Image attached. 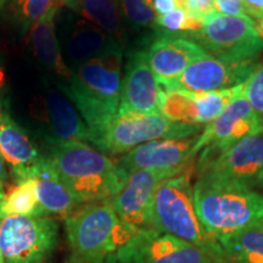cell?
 <instances>
[{"label": "cell", "instance_id": "6da1fadb", "mask_svg": "<svg viewBox=\"0 0 263 263\" xmlns=\"http://www.w3.org/2000/svg\"><path fill=\"white\" fill-rule=\"evenodd\" d=\"M64 219L74 263L118 261L121 252L146 232L121 221L110 201L85 203Z\"/></svg>", "mask_w": 263, "mask_h": 263}, {"label": "cell", "instance_id": "7a4b0ae2", "mask_svg": "<svg viewBox=\"0 0 263 263\" xmlns=\"http://www.w3.org/2000/svg\"><path fill=\"white\" fill-rule=\"evenodd\" d=\"M50 160L62 183L81 205L110 201L127 179L116 162L83 141L54 145Z\"/></svg>", "mask_w": 263, "mask_h": 263}, {"label": "cell", "instance_id": "3957f363", "mask_svg": "<svg viewBox=\"0 0 263 263\" xmlns=\"http://www.w3.org/2000/svg\"><path fill=\"white\" fill-rule=\"evenodd\" d=\"M123 51L85 62L72 71L64 91L74 104L89 134L101 129L118 114L122 87Z\"/></svg>", "mask_w": 263, "mask_h": 263}, {"label": "cell", "instance_id": "277c9868", "mask_svg": "<svg viewBox=\"0 0 263 263\" xmlns=\"http://www.w3.org/2000/svg\"><path fill=\"white\" fill-rule=\"evenodd\" d=\"M193 190L199 219L216 239L263 221V194L255 189L199 174Z\"/></svg>", "mask_w": 263, "mask_h": 263}, {"label": "cell", "instance_id": "5b68a950", "mask_svg": "<svg viewBox=\"0 0 263 263\" xmlns=\"http://www.w3.org/2000/svg\"><path fill=\"white\" fill-rule=\"evenodd\" d=\"M153 221L156 232L196 246L213 263H226L218 241L207 232L196 213L192 170L160 184L154 197Z\"/></svg>", "mask_w": 263, "mask_h": 263}, {"label": "cell", "instance_id": "8992f818", "mask_svg": "<svg viewBox=\"0 0 263 263\" xmlns=\"http://www.w3.org/2000/svg\"><path fill=\"white\" fill-rule=\"evenodd\" d=\"M200 130L199 124L173 122L161 114H117L106 126L89 134V141L100 153L120 155L149 141L184 139L197 136Z\"/></svg>", "mask_w": 263, "mask_h": 263}, {"label": "cell", "instance_id": "52a82bcc", "mask_svg": "<svg viewBox=\"0 0 263 263\" xmlns=\"http://www.w3.org/2000/svg\"><path fill=\"white\" fill-rule=\"evenodd\" d=\"M185 37L196 42L210 57L230 62L257 61L263 52V34L254 20L223 15L216 10L206 15L200 31Z\"/></svg>", "mask_w": 263, "mask_h": 263}, {"label": "cell", "instance_id": "ba28073f", "mask_svg": "<svg viewBox=\"0 0 263 263\" xmlns=\"http://www.w3.org/2000/svg\"><path fill=\"white\" fill-rule=\"evenodd\" d=\"M59 238L51 217L8 216L0 221V251L5 263H45Z\"/></svg>", "mask_w": 263, "mask_h": 263}, {"label": "cell", "instance_id": "9c48e42d", "mask_svg": "<svg viewBox=\"0 0 263 263\" xmlns=\"http://www.w3.org/2000/svg\"><path fill=\"white\" fill-rule=\"evenodd\" d=\"M199 174L255 189L263 174V130L222 150H203Z\"/></svg>", "mask_w": 263, "mask_h": 263}, {"label": "cell", "instance_id": "30bf717a", "mask_svg": "<svg viewBox=\"0 0 263 263\" xmlns=\"http://www.w3.org/2000/svg\"><path fill=\"white\" fill-rule=\"evenodd\" d=\"M245 90V83L217 91H185L164 89L160 95V114L178 123L199 124L212 122Z\"/></svg>", "mask_w": 263, "mask_h": 263}, {"label": "cell", "instance_id": "8fae6325", "mask_svg": "<svg viewBox=\"0 0 263 263\" xmlns=\"http://www.w3.org/2000/svg\"><path fill=\"white\" fill-rule=\"evenodd\" d=\"M184 172L140 170L128 174L123 188L110 203L123 223L139 230H155L153 203L159 185L166 179Z\"/></svg>", "mask_w": 263, "mask_h": 263}, {"label": "cell", "instance_id": "7c38bea8", "mask_svg": "<svg viewBox=\"0 0 263 263\" xmlns=\"http://www.w3.org/2000/svg\"><path fill=\"white\" fill-rule=\"evenodd\" d=\"M263 130V116L256 112L244 93L228 105L218 117L207 123L197 136L195 155L203 150H222Z\"/></svg>", "mask_w": 263, "mask_h": 263}, {"label": "cell", "instance_id": "4fadbf2b", "mask_svg": "<svg viewBox=\"0 0 263 263\" xmlns=\"http://www.w3.org/2000/svg\"><path fill=\"white\" fill-rule=\"evenodd\" d=\"M257 61L230 62L217 58L195 61L164 89L185 91H217L246 83L257 68Z\"/></svg>", "mask_w": 263, "mask_h": 263}, {"label": "cell", "instance_id": "5bb4252c", "mask_svg": "<svg viewBox=\"0 0 263 263\" xmlns=\"http://www.w3.org/2000/svg\"><path fill=\"white\" fill-rule=\"evenodd\" d=\"M197 136L184 139H161L139 145L121 157L117 166L128 174L140 170L186 172L192 170Z\"/></svg>", "mask_w": 263, "mask_h": 263}, {"label": "cell", "instance_id": "9a60e30c", "mask_svg": "<svg viewBox=\"0 0 263 263\" xmlns=\"http://www.w3.org/2000/svg\"><path fill=\"white\" fill-rule=\"evenodd\" d=\"M143 54L161 87L177 80L195 61L210 57L193 39L167 32L157 35Z\"/></svg>", "mask_w": 263, "mask_h": 263}, {"label": "cell", "instance_id": "2e32d148", "mask_svg": "<svg viewBox=\"0 0 263 263\" xmlns=\"http://www.w3.org/2000/svg\"><path fill=\"white\" fill-rule=\"evenodd\" d=\"M122 263H213L202 250L156 230L140 233L118 256Z\"/></svg>", "mask_w": 263, "mask_h": 263}, {"label": "cell", "instance_id": "e0dca14e", "mask_svg": "<svg viewBox=\"0 0 263 263\" xmlns=\"http://www.w3.org/2000/svg\"><path fill=\"white\" fill-rule=\"evenodd\" d=\"M162 87L147 66L143 51H133L128 57L121 87L118 114H160Z\"/></svg>", "mask_w": 263, "mask_h": 263}, {"label": "cell", "instance_id": "ac0fdd59", "mask_svg": "<svg viewBox=\"0 0 263 263\" xmlns=\"http://www.w3.org/2000/svg\"><path fill=\"white\" fill-rule=\"evenodd\" d=\"M41 120L54 145L67 141H89V129L70 99L58 90L49 89L41 99Z\"/></svg>", "mask_w": 263, "mask_h": 263}, {"label": "cell", "instance_id": "d6986e66", "mask_svg": "<svg viewBox=\"0 0 263 263\" xmlns=\"http://www.w3.org/2000/svg\"><path fill=\"white\" fill-rule=\"evenodd\" d=\"M116 51H123L116 38L87 20H77L65 39L62 55L70 70L74 71L85 62Z\"/></svg>", "mask_w": 263, "mask_h": 263}, {"label": "cell", "instance_id": "ffe728a7", "mask_svg": "<svg viewBox=\"0 0 263 263\" xmlns=\"http://www.w3.org/2000/svg\"><path fill=\"white\" fill-rule=\"evenodd\" d=\"M28 178H34L37 182L39 205L44 216L66 218L80 209L81 203L62 183L50 157L42 156L37 163L33 164L25 176V179Z\"/></svg>", "mask_w": 263, "mask_h": 263}, {"label": "cell", "instance_id": "44dd1931", "mask_svg": "<svg viewBox=\"0 0 263 263\" xmlns=\"http://www.w3.org/2000/svg\"><path fill=\"white\" fill-rule=\"evenodd\" d=\"M0 155L11 167L16 183L24 180L27 171L42 159L26 130L6 111L0 116Z\"/></svg>", "mask_w": 263, "mask_h": 263}, {"label": "cell", "instance_id": "7402d4cb", "mask_svg": "<svg viewBox=\"0 0 263 263\" xmlns=\"http://www.w3.org/2000/svg\"><path fill=\"white\" fill-rule=\"evenodd\" d=\"M59 10H51L29 29V41L39 62L59 77L70 80L72 71L66 64L55 31V17Z\"/></svg>", "mask_w": 263, "mask_h": 263}, {"label": "cell", "instance_id": "603a6c76", "mask_svg": "<svg viewBox=\"0 0 263 263\" xmlns=\"http://www.w3.org/2000/svg\"><path fill=\"white\" fill-rule=\"evenodd\" d=\"M66 6L112 35L124 48L127 37L120 0H66Z\"/></svg>", "mask_w": 263, "mask_h": 263}, {"label": "cell", "instance_id": "cb8c5ba5", "mask_svg": "<svg viewBox=\"0 0 263 263\" xmlns=\"http://www.w3.org/2000/svg\"><path fill=\"white\" fill-rule=\"evenodd\" d=\"M226 263H263V221L217 238Z\"/></svg>", "mask_w": 263, "mask_h": 263}, {"label": "cell", "instance_id": "d4e9b609", "mask_svg": "<svg viewBox=\"0 0 263 263\" xmlns=\"http://www.w3.org/2000/svg\"><path fill=\"white\" fill-rule=\"evenodd\" d=\"M3 218L8 216L47 217L42 211L37 194V182L28 178L16 183L14 188L5 194L2 202Z\"/></svg>", "mask_w": 263, "mask_h": 263}, {"label": "cell", "instance_id": "484cf974", "mask_svg": "<svg viewBox=\"0 0 263 263\" xmlns=\"http://www.w3.org/2000/svg\"><path fill=\"white\" fill-rule=\"evenodd\" d=\"M123 21L133 29L156 27L153 0H120Z\"/></svg>", "mask_w": 263, "mask_h": 263}, {"label": "cell", "instance_id": "4316f807", "mask_svg": "<svg viewBox=\"0 0 263 263\" xmlns=\"http://www.w3.org/2000/svg\"><path fill=\"white\" fill-rule=\"evenodd\" d=\"M203 22L193 17L184 9H176L170 14L157 16L155 26L163 32L174 33V34H190L200 31Z\"/></svg>", "mask_w": 263, "mask_h": 263}, {"label": "cell", "instance_id": "83f0119b", "mask_svg": "<svg viewBox=\"0 0 263 263\" xmlns=\"http://www.w3.org/2000/svg\"><path fill=\"white\" fill-rule=\"evenodd\" d=\"M25 28L31 27L51 10L66 6V0H16Z\"/></svg>", "mask_w": 263, "mask_h": 263}, {"label": "cell", "instance_id": "f1b7e54d", "mask_svg": "<svg viewBox=\"0 0 263 263\" xmlns=\"http://www.w3.org/2000/svg\"><path fill=\"white\" fill-rule=\"evenodd\" d=\"M244 95L256 112L263 116V64L258 65L246 81Z\"/></svg>", "mask_w": 263, "mask_h": 263}, {"label": "cell", "instance_id": "f546056e", "mask_svg": "<svg viewBox=\"0 0 263 263\" xmlns=\"http://www.w3.org/2000/svg\"><path fill=\"white\" fill-rule=\"evenodd\" d=\"M179 2L180 8L201 22H203L206 15L215 10V0H179Z\"/></svg>", "mask_w": 263, "mask_h": 263}, {"label": "cell", "instance_id": "4dcf8cb0", "mask_svg": "<svg viewBox=\"0 0 263 263\" xmlns=\"http://www.w3.org/2000/svg\"><path fill=\"white\" fill-rule=\"evenodd\" d=\"M215 10L223 15L234 17H249L242 8L241 0H215Z\"/></svg>", "mask_w": 263, "mask_h": 263}, {"label": "cell", "instance_id": "1f68e13d", "mask_svg": "<svg viewBox=\"0 0 263 263\" xmlns=\"http://www.w3.org/2000/svg\"><path fill=\"white\" fill-rule=\"evenodd\" d=\"M246 15L259 25L263 18V0H241Z\"/></svg>", "mask_w": 263, "mask_h": 263}, {"label": "cell", "instance_id": "d6a6232c", "mask_svg": "<svg viewBox=\"0 0 263 263\" xmlns=\"http://www.w3.org/2000/svg\"><path fill=\"white\" fill-rule=\"evenodd\" d=\"M180 8L179 0H153V9L156 16L170 14L173 10ZM182 9V8H180Z\"/></svg>", "mask_w": 263, "mask_h": 263}, {"label": "cell", "instance_id": "836d02e7", "mask_svg": "<svg viewBox=\"0 0 263 263\" xmlns=\"http://www.w3.org/2000/svg\"><path fill=\"white\" fill-rule=\"evenodd\" d=\"M6 178H8V172H6L5 161L2 157V155H0V221H2V219H3V216H2V202H3V200H4V196H5L4 185H5Z\"/></svg>", "mask_w": 263, "mask_h": 263}, {"label": "cell", "instance_id": "e575fe53", "mask_svg": "<svg viewBox=\"0 0 263 263\" xmlns=\"http://www.w3.org/2000/svg\"><path fill=\"white\" fill-rule=\"evenodd\" d=\"M5 73L4 68L0 66V116L5 112V104H4V97H5Z\"/></svg>", "mask_w": 263, "mask_h": 263}, {"label": "cell", "instance_id": "d590c367", "mask_svg": "<svg viewBox=\"0 0 263 263\" xmlns=\"http://www.w3.org/2000/svg\"><path fill=\"white\" fill-rule=\"evenodd\" d=\"M256 188L259 189V190H262V192H263V174L261 176V178H259L257 184H256ZM256 188H255V189H256Z\"/></svg>", "mask_w": 263, "mask_h": 263}, {"label": "cell", "instance_id": "8d00e7d4", "mask_svg": "<svg viewBox=\"0 0 263 263\" xmlns=\"http://www.w3.org/2000/svg\"><path fill=\"white\" fill-rule=\"evenodd\" d=\"M258 28H259V31H261V33L263 34V18L261 20V22H259V25H258Z\"/></svg>", "mask_w": 263, "mask_h": 263}, {"label": "cell", "instance_id": "74e56055", "mask_svg": "<svg viewBox=\"0 0 263 263\" xmlns=\"http://www.w3.org/2000/svg\"><path fill=\"white\" fill-rule=\"evenodd\" d=\"M5 3H6V0H0V9H2L3 6H4Z\"/></svg>", "mask_w": 263, "mask_h": 263}, {"label": "cell", "instance_id": "f35d334b", "mask_svg": "<svg viewBox=\"0 0 263 263\" xmlns=\"http://www.w3.org/2000/svg\"><path fill=\"white\" fill-rule=\"evenodd\" d=\"M0 263H5V262H4V258H3V255H2V251H0Z\"/></svg>", "mask_w": 263, "mask_h": 263}]
</instances>
